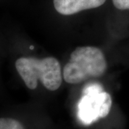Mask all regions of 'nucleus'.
Instances as JSON below:
<instances>
[{"instance_id":"1","label":"nucleus","mask_w":129,"mask_h":129,"mask_svg":"<svg viewBox=\"0 0 129 129\" xmlns=\"http://www.w3.org/2000/svg\"><path fill=\"white\" fill-rule=\"evenodd\" d=\"M19 75L30 90L37 87L38 80L47 90L55 91L60 88L62 75L59 61L53 57L38 59L32 57H22L15 62Z\"/></svg>"},{"instance_id":"2","label":"nucleus","mask_w":129,"mask_h":129,"mask_svg":"<svg viewBox=\"0 0 129 129\" xmlns=\"http://www.w3.org/2000/svg\"><path fill=\"white\" fill-rule=\"evenodd\" d=\"M107 62L104 54L95 47H79L71 53L63 70V78L70 84H78L99 78L106 73Z\"/></svg>"},{"instance_id":"3","label":"nucleus","mask_w":129,"mask_h":129,"mask_svg":"<svg viewBox=\"0 0 129 129\" xmlns=\"http://www.w3.org/2000/svg\"><path fill=\"white\" fill-rule=\"evenodd\" d=\"M112 106L111 95L103 91L99 83H90L84 88L79 101V119L85 125H90L108 115Z\"/></svg>"},{"instance_id":"4","label":"nucleus","mask_w":129,"mask_h":129,"mask_svg":"<svg viewBox=\"0 0 129 129\" xmlns=\"http://www.w3.org/2000/svg\"><path fill=\"white\" fill-rule=\"evenodd\" d=\"M106 0H53L56 11L62 15H72L86 9L101 7Z\"/></svg>"},{"instance_id":"5","label":"nucleus","mask_w":129,"mask_h":129,"mask_svg":"<svg viewBox=\"0 0 129 129\" xmlns=\"http://www.w3.org/2000/svg\"><path fill=\"white\" fill-rule=\"evenodd\" d=\"M0 129H26V127L21 121L16 118L10 117H1Z\"/></svg>"},{"instance_id":"6","label":"nucleus","mask_w":129,"mask_h":129,"mask_svg":"<svg viewBox=\"0 0 129 129\" xmlns=\"http://www.w3.org/2000/svg\"><path fill=\"white\" fill-rule=\"evenodd\" d=\"M113 3L117 9L120 10L129 9V0H113Z\"/></svg>"}]
</instances>
